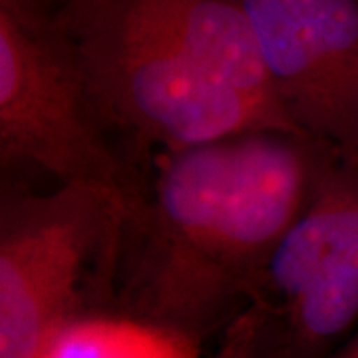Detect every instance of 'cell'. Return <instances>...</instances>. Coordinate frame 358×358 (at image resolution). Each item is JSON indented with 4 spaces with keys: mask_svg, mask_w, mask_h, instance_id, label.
<instances>
[{
    "mask_svg": "<svg viewBox=\"0 0 358 358\" xmlns=\"http://www.w3.org/2000/svg\"><path fill=\"white\" fill-rule=\"evenodd\" d=\"M336 159L345 157L275 129L152 155L126 201L117 315L197 345L223 333Z\"/></svg>",
    "mask_w": 358,
    "mask_h": 358,
    "instance_id": "cell-1",
    "label": "cell"
},
{
    "mask_svg": "<svg viewBox=\"0 0 358 358\" xmlns=\"http://www.w3.org/2000/svg\"><path fill=\"white\" fill-rule=\"evenodd\" d=\"M50 18L110 124L145 157L247 131L296 134L193 62L131 0H70Z\"/></svg>",
    "mask_w": 358,
    "mask_h": 358,
    "instance_id": "cell-2",
    "label": "cell"
},
{
    "mask_svg": "<svg viewBox=\"0 0 358 358\" xmlns=\"http://www.w3.org/2000/svg\"><path fill=\"white\" fill-rule=\"evenodd\" d=\"M126 201L58 183L2 203L0 358H40L88 299H112Z\"/></svg>",
    "mask_w": 358,
    "mask_h": 358,
    "instance_id": "cell-3",
    "label": "cell"
},
{
    "mask_svg": "<svg viewBox=\"0 0 358 358\" xmlns=\"http://www.w3.org/2000/svg\"><path fill=\"white\" fill-rule=\"evenodd\" d=\"M358 322V164L336 159L209 358H329Z\"/></svg>",
    "mask_w": 358,
    "mask_h": 358,
    "instance_id": "cell-4",
    "label": "cell"
},
{
    "mask_svg": "<svg viewBox=\"0 0 358 358\" xmlns=\"http://www.w3.org/2000/svg\"><path fill=\"white\" fill-rule=\"evenodd\" d=\"M122 143L58 24L0 0L2 157L129 197L148 162Z\"/></svg>",
    "mask_w": 358,
    "mask_h": 358,
    "instance_id": "cell-5",
    "label": "cell"
},
{
    "mask_svg": "<svg viewBox=\"0 0 358 358\" xmlns=\"http://www.w3.org/2000/svg\"><path fill=\"white\" fill-rule=\"evenodd\" d=\"M303 136L358 164V0H239Z\"/></svg>",
    "mask_w": 358,
    "mask_h": 358,
    "instance_id": "cell-6",
    "label": "cell"
},
{
    "mask_svg": "<svg viewBox=\"0 0 358 358\" xmlns=\"http://www.w3.org/2000/svg\"><path fill=\"white\" fill-rule=\"evenodd\" d=\"M131 4L193 62L301 134L279 103L239 0H131Z\"/></svg>",
    "mask_w": 358,
    "mask_h": 358,
    "instance_id": "cell-7",
    "label": "cell"
},
{
    "mask_svg": "<svg viewBox=\"0 0 358 358\" xmlns=\"http://www.w3.org/2000/svg\"><path fill=\"white\" fill-rule=\"evenodd\" d=\"M40 358H199V345L154 322L94 313L64 327Z\"/></svg>",
    "mask_w": 358,
    "mask_h": 358,
    "instance_id": "cell-8",
    "label": "cell"
},
{
    "mask_svg": "<svg viewBox=\"0 0 358 358\" xmlns=\"http://www.w3.org/2000/svg\"><path fill=\"white\" fill-rule=\"evenodd\" d=\"M14 4L34 10L38 14H46V16H54L62 6H66L70 0H13Z\"/></svg>",
    "mask_w": 358,
    "mask_h": 358,
    "instance_id": "cell-9",
    "label": "cell"
},
{
    "mask_svg": "<svg viewBox=\"0 0 358 358\" xmlns=\"http://www.w3.org/2000/svg\"><path fill=\"white\" fill-rule=\"evenodd\" d=\"M329 358H358V333L345 341Z\"/></svg>",
    "mask_w": 358,
    "mask_h": 358,
    "instance_id": "cell-10",
    "label": "cell"
}]
</instances>
